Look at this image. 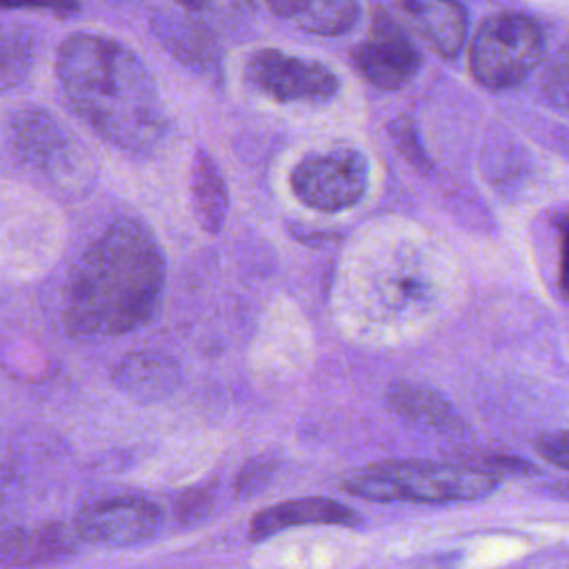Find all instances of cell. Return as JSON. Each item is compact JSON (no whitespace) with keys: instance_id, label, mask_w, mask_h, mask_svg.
<instances>
[{"instance_id":"8992f818","label":"cell","mask_w":569,"mask_h":569,"mask_svg":"<svg viewBox=\"0 0 569 569\" xmlns=\"http://www.w3.org/2000/svg\"><path fill=\"white\" fill-rule=\"evenodd\" d=\"M247 82L276 102H322L338 93L340 80L320 60L287 53L282 49H258L244 62Z\"/></svg>"},{"instance_id":"5bb4252c","label":"cell","mask_w":569,"mask_h":569,"mask_svg":"<svg viewBox=\"0 0 569 569\" xmlns=\"http://www.w3.org/2000/svg\"><path fill=\"white\" fill-rule=\"evenodd\" d=\"M73 549V538L62 525H44L38 529L0 531V565L29 567L58 560Z\"/></svg>"},{"instance_id":"ac0fdd59","label":"cell","mask_w":569,"mask_h":569,"mask_svg":"<svg viewBox=\"0 0 569 569\" xmlns=\"http://www.w3.org/2000/svg\"><path fill=\"white\" fill-rule=\"evenodd\" d=\"M31 36L24 29H0V82H16L29 67Z\"/></svg>"},{"instance_id":"44dd1931","label":"cell","mask_w":569,"mask_h":569,"mask_svg":"<svg viewBox=\"0 0 569 569\" xmlns=\"http://www.w3.org/2000/svg\"><path fill=\"white\" fill-rule=\"evenodd\" d=\"M269 476H271V462L253 460V462H249V465L242 469V473L238 476L236 489H238L240 496H251V493H256V491L267 482Z\"/></svg>"},{"instance_id":"ba28073f","label":"cell","mask_w":569,"mask_h":569,"mask_svg":"<svg viewBox=\"0 0 569 569\" xmlns=\"http://www.w3.org/2000/svg\"><path fill=\"white\" fill-rule=\"evenodd\" d=\"M162 509L140 496H118L87 505L76 513L73 533L100 547H131L151 540L162 527Z\"/></svg>"},{"instance_id":"7a4b0ae2","label":"cell","mask_w":569,"mask_h":569,"mask_svg":"<svg viewBox=\"0 0 569 569\" xmlns=\"http://www.w3.org/2000/svg\"><path fill=\"white\" fill-rule=\"evenodd\" d=\"M167 264L153 233L138 220H116L76 264L64 305L73 336L129 333L156 313Z\"/></svg>"},{"instance_id":"9c48e42d","label":"cell","mask_w":569,"mask_h":569,"mask_svg":"<svg viewBox=\"0 0 569 569\" xmlns=\"http://www.w3.org/2000/svg\"><path fill=\"white\" fill-rule=\"evenodd\" d=\"M11 131L18 156L40 176L60 184L80 176V149L73 136L47 111L27 109L18 113Z\"/></svg>"},{"instance_id":"e0dca14e","label":"cell","mask_w":569,"mask_h":569,"mask_svg":"<svg viewBox=\"0 0 569 569\" xmlns=\"http://www.w3.org/2000/svg\"><path fill=\"white\" fill-rule=\"evenodd\" d=\"M389 400L400 416L413 422H422L431 427H449L451 422H456V416L451 413L447 402L433 391L402 385L391 391Z\"/></svg>"},{"instance_id":"277c9868","label":"cell","mask_w":569,"mask_h":569,"mask_svg":"<svg viewBox=\"0 0 569 569\" xmlns=\"http://www.w3.org/2000/svg\"><path fill=\"white\" fill-rule=\"evenodd\" d=\"M542 24L520 11L487 16L469 47V71L487 89H507L522 82L545 58Z\"/></svg>"},{"instance_id":"603a6c76","label":"cell","mask_w":569,"mask_h":569,"mask_svg":"<svg viewBox=\"0 0 569 569\" xmlns=\"http://www.w3.org/2000/svg\"><path fill=\"white\" fill-rule=\"evenodd\" d=\"M558 238H560V271H558V284L565 298L569 300V213H562L556 220Z\"/></svg>"},{"instance_id":"30bf717a","label":"cell","mask_w":569,"mask_h":569,"mask_svg":"<svg viewBox=\"0 0 569 569\" xmlns=\"http://www.w3.org/2000/svg\"><path fill=\"white\" fill-rule=\"evenodd\" d=\"M358 522H360L358 513L347 505L331 498H322V496H309V498L284 500L253 513L249 522V538L258 542L284 529L302 527V525L356 527Z\"/></svg>"},{"instance_id":"52a82bcc","label":"cell","mask_w":569,"mask_h":569,"mask_svg":"<svg viewBox=\"0 0 569 569\" xmlns=\"http://www.w3.org/2000/svg\"><path fill=\"white\" fill-rule=\"evenodd\" d=\"M360 76L378 89H400L420 69V51L402 24L382 7L373 9L369 33L351 51Z\"/></svg>"},{"instance_id":"8fae6325","label":"cell","mask_w":569,"mask_h":569,"mask_svg":"<svg viewBox=\"0 0 569 569\" xmlns=\"http://www.w3.org/2000/svg\"><path fill=\"white\" fill-rule=\"evenodd\" d=\"M116 387L136 402H158L171 396L180 382V365L160 351L127 353L113 369Z\"/></svg>"},{"instance_id":"2e32d148","label":"cell","mask_w":569,"mask_h":569,"mask_svg":"<svg viewBox=\"0 0 569 569\" xmlns=\"http://www.w3.org/2000/svg\"><path fill=\"white\" fill-rule=\"evenodd\" d=\"M269 9L318 36H340L349 31L360 16V7L349 0H276L269 2Z\"/></svg>"},{"instance_id":"ffe728a7","label":"cell","mask_w":569,"mask_h":569,"mask_svg":"<svg viewBox=\"0 0 569 569\" xmlns=\"http://www.w3.org/2000/svg\"><path fill=\"white\" fill-rule=\"evenodd\" d=\"M536 449L545 460L569 471V431H556V433L540 436L536 440Z\"/></svg>"},{"instance_id":"3957f363","label":"cell","mask_w":569,"mask_h":569,"mask_svg":"<svg viewBox=\"0 0 569 569\" xmlns=\"http://www.w3.org/2000/svg\"><path fill=\"white\" fill-rule=\"evenodd\" d=\"M498 480L500 478L462 462L385 460L345 478L342 489L373 502L442 505L485 498L498 487Z\"/></svg>"},{"instance_id":"4fadbf2b","label":"cell","mask_w":569,"mask_h":569,"mask_svg":"<svg viewBox=\"0 0 569 569\" xmlns=\"http://www.w3.org/2000/svg\"><path fill=\"white\" fill-rule=\"evenodd\" d=\"M153 29L164 47L189 67L209 69L218 60V47L207 29L189 9L182 7V13L164 11L153 16Z\"/></svg>"},{"instance_id":"9a60e30c","label":"cell","mask_w":569,"mask_h":569,"mask_svg":"<svg viewBox=\"0 0 569 569\" xmlns=\"http://www.w3.org/2000/svg\"><path fill=\"white\" fill-rule=\"evenodd\" d=\"M191 207L202 231L216 236L222 229L229 211V193L216 160L204 149H196L191 162Z\"/></svg>"},{"instance_id":"d6986e66","label":"cell","mask_w":569,"mask_h":569,"mask_svg":"<svg viewBox=\"0 0 569 569\" xmlns=\"http://www.w3.org/2000/svg\"><path fill=\"white\" fill-rule=\"evenodd\" d=\"M545 93L558 109L569 113V42L558 49L549 64L545 76Z\"/></svg>"},{"instance_id":"cb8c5ba5","label":"cell","mask_w":569,"mask_h":569,"mask_svg":"<svg viewBox=\"0 0 569 569\" xmlns=\"http://www.w3.org/2000/svg\"><path fill=\"white\" fill-rule=\"evenodd\" d=\"M553 493L560 496V498H565V500H569V480L553 485Z\"/></svg>"},{"instance_id":"7c38bea8","label":"cell","mask_w":569,"mask_h":569,"mask_svg":"<svg viewBox=\"0 0 569 569\" xmlns=\"http://www.w3.org/2000/svg\"><path fill=\"white\" fill-rule=\"evenodd\" d=\"M400 11L442 58H456L467 36V11L458 2H402Z\"/></svg>"},{"instance_id":"7402d4cb","label":"cell","mask_w":569,"mask_h":569,"mask_svg":"<svg viewBox=\"0 0 569 569\" xmlns=\"http://www.w3.org/2000/svg\"><path fill=\"white\" fill-rule=\"evenodd\" d=\"M209 507H211V496H209L207 491L198 489V491H187V493L178 500L176 511H178V518H180L182 522H191V520L202 518V516L209 511Z\"/></svg>"},{"instance_id":"5b68a950","label":"cell","mask_w":569,"mask_h":569,"mask_svg":"<svg viewBox=\"0 0 569 569\" xmlns=\"http://www.w3.org/2000/svg\"><path fill=\"white\" fill-rule=\"evenodd\" d=\"M293 196L309 209L336 213L362 200L369 187V162L353 147L307 153L291 169Z\"/></svg>"},{"instance_id":"6da1fadb","label":"cell","mask_w":569,"mask_h":569,"mask_svg":"<svg viewBox=\"0 0 569 569\" xmlns=\"http://www.w3.org/2000/svg\"><path fill=\"white\" fill-rule=\"evenodd\" d=\"M56 73L78 116L107 142L151 151L169 129L156 78L120 40L71 33L58 49Z\"/></svg>"}]
</instances>
